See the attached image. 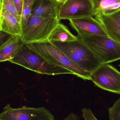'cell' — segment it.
Listing matches in <instances>:
<instances>
[{
    "label": "cell",
    "mask_w": 120,
    "mask_h": 120,
    "mask_svg": "<svg viewBox=\"0 0 120 120\" xmlns=\"http://www.w3.org/2000/svg\"><path fill=\"white\" fill-rule=\"evenodd\" d=\"M26 44L51 64L68 70L85 80H90L89 73L79 68L48 40Z\"/></svg>",
    "instance_id": "obj_1"
},
{
    "label": "cell",
    "mask_w": 120,
    "mask_h": 120,
    "mask_svg": "<svg viewBox=\"0 0 120 120\" xmlns=\"http://www.w3.org/2000/svg\"><path fill=\"white\" fill-rule=\"evenodd\" d=\"M50 42L79 68L90 74L101 64L90 49L78 37L77 40L70 42Z\"/></svg>",
    "instance_id": "obj_2"
},
{
    "label": "cell",
    "mask_w": 120,
    "mask_h": 120,
    "mask_svg": "<svg viewBox=\"0 0 120 120\" xmlns=\"http://www.w3.org/2000/svg\"><path fill=\"white\" fill-rule=\"evenodd\" d=\"M37 73L48 75L72 74L68 70L51 64L40 55L23 44L14 57L9 61Z\"/></svg>",
    "instance_id": "obj_3"
},
{
    "label": "cell",
    "mask_w": 120,
    "mask_h": 120,
    "mask_svg": "<svg viewBox=\"0 0 120 120\" xmlns=\"http://www.w3.org/2000/svg\"><path fill=\"white\" fill-rule=\"evenodd\" d=\"M95 55L101 64L120 60V43L107 36H77Z\"/></svg>",
    "instance_id": "obj_4"
},
{
    "label": "cell",
    "mask_w": 120,
    "mask_h": 120,
    "mask_svg": "<svg viewBox=\"0 0 120 120\" xmlns=\"http://www.w3.org/2000/svg\"><path fill=\"white\" fill-rule=\"evenodd\" d=\"M60 22L58 18H45L31 15L22 29L20 38L24 44L48 40L51 33Z\"/></svg>",
    "instance_id": "obj_5"
},
{
    "label": "cell",
    "mask_w": 120,
    "mask_h": 120,
    "mask_svg": "<svg viewBox=\"0 0 120 120\" xmlns=\"http://www.w3.org/2000/svg\"><path fill=\"white\" fill-rule=\"evenodd\" d=\"M90 78L99 88L120 94V72L108 64L100 65L90 74Z\"/></svg>",
    "instance_id": "obj_6"
},
{
    "label": "cell",
    "mask_w": 120,
    "mask_h": 120,
    "mask_svg": "<svg viewBox=\"0 0 120 120\" xmlns=\"http://www.w3.org/2000/svg\"><path fill=\"white\" fill-rule=\"evenodd\" d=\"M2 120H54L53 115L44 107L14 109L8 104L0 114Z\"/></svg>",
    "instance_id": "obj_7"
},
{
    "label": "cell",
    "mask_w": 120,
    "mask_h": 120,
    "mask_svg": "<svg viewBox=\"0 0 120 120\" xmlns=\"http://www.w3.org/2000/svg\"><path fill=\"white\" fill-rule=\"evenodd\" d=\"M94 16L92 0H67L59 8L58 20H71Z\"/></svg>",
    "instance_id": "obj_8"
},
{
    "label": "cell",
    "mask_w": 120,
    "mask_h": 120,
    "mask_svg": "<svg viewBox=\"0 0 120 120\" xmlns=\"http://www.w3.org/2000/svg\"><path fill=\"white\" fill-rule=\"evenodd\" d=\"M71 26L77 31L78 36H107L101 23L92 16L70 20Z\"/></svg>",
    "instance_id": "obj_9"
},
{
    "label": "cell",
    "mask_w": 120,
    "mask_h": 120,
    "mask_svg": "<svg viewBox=\"0 0 120 120\" xmlns=\"http://www.w3.org/2000/svg\"><path fill=\"white\" fill-rule=\"evenodd\" d=\"M95 16L102 25L108 36L120 43V10L109 15L98 13Z\"/></svg>",
    "instance_id": "obj_10"
},
{
    "label": "cell",
    "mask_w": 120,
    "mask_h": 120,
    "mask_svg": "<svg viewBox=\"0 0 120 120\" xmlns=\"http://www.w3.org/2000/svg\"><path fill=\"white\" fill-rule=\"evenodd\" d=\"M59 8L54 0H35L31 15L45 18L58 19Z\"/></svg>",
    "instance_id": "obj_11"
},
{
    "label": "cell",
    "mask_w": 120,
    "mask_h": 120,
    "mask_svg": "<svg viewBox=\"0 0 120 120\" xmlns=\"http://www.w3.org/2000/svg\"><path fill=\"white\" fill-rule=\"evenodd\" d=\"M2 31L13 36H20L22 31L21 22L2 8L0 17Z\"/></svg>",
    "instance_id": "obj_12"
},
{
    "label": "cell",
    "mask_w": 120,
    "mask_h": 120,
    "mask_svg": "<svg viewBox=\"0 0 120 120\" xmlns=\"http://www.w3.org/2000/svg\"><path fill=\"white\" fill-rule=\"evenodd\" d=\"M20 36H14L0 48V62L12 59L23 44Z\"/></svg>",
    "instance_id": "obj_13"
},
{
    "label": "cell",
    "mask_w": 120,
    "mask_h": 120,
    "mask_svg": "<svg viewBox=\"0 0 120 120\" xmlns=\"http://www.w3.org/2000/svg\"><path fill=\"white\" fill-rule=\"evenodd\" d=\"M94 16L98 13L109 15L120 10V0H92Z\"/></svg>",
    "instance_id": "obj_14"
},
{
    "label": "cell",
    "mask_w": 120,
    "mask_h": 120,
    "mask_svg": "<svg viewBox=\"0 0 120 120\" xmlns=\"http://www.w3.org/2000/svg\"><path fill=\"white\" fill-rule=\"evenodd\" d=\"M77 39V36L72 34L66 26L59 22L51 33L48 41L49 42H68Z\"/></svg>",
    "instance_id": "obj_15"
},
{
    "label": "cell",
    "mask_w": 120,
    "mask_h": 120,
    "mask_svg": "<svg viewBox=\"0 0 120 120\" xmlns=\"http://www.w3.org/2000/svg\"><path fill=\"white\" fill-rule=\"evenodd\" d=\"M35 0H23L22 11L21 17L22 29L25 26L31 15V11Z\"/></svg>",
    "instance_id": "obj_16"
},
{
    "label": "cell",
    "mask_w": 120,
    "mask_h": 120,
    "mask_svg": "<svg viewBox=\"0 0 120 120\" xmlns=\"http://www.w3.org/2000/svg\"><path fill=\"white\" fill-rule=\"evenodd\" d=\"M2 8L5 10L21 22V17L17 11L13 0H3Z\"/></svg>",
    "instance_id": "obj_17"
},
{
    "label": "cell",
    "mask_w": 120,
    "mask_h": 120,
    "mask_svg": "<svg viewBox=\"0 0 120 120\" xmlns=\"http://www.w3.org/2000/svg\"><path fill=\"white\" fill-rule=\"evenodd\" d=\"M109 120H120V98L114 103L111 108L108 109Z\"/></svg>",
    "instance_id": "obj_18"
},
{
    "label": "cell",
    "mask_w": 120,
    "mask_h": 120,
    "mask_svg": "<svg viewBox=\"0 0 120 120\" xmlns=\"http://www.w3.org/2000/svg\"><path fill=\"white\" fill-rule=\"evenodd\" d=\"M14 36L9 34L3 31H0V48L5 45Z\"/></svg>",
    "instance_id": "obj_19"
},
{
    "label": "cell",
    "mask_w": 120,
    "mask_h": 120,
    "mask_svg": "<svg viewBox=\"0 0 120 120\" xmlns=\"http://www.w3.org/2000/svg\"><path fill=\"white\" fill-rule=\"evenodd\" d=\"M82 116L85 120H98L90 109L83 108L81 110Z\"/></svg>",
    "instance_id": "obj_20"
},
{
    "label": "cell",
    "mask_w": 120,
    "mask_h": 120,
    "mask_svg": "<svg viewBox=\"0 0 120 120\" xmlns=\"http://www.w3.org/2000/svg\"><path fill=\"white\" fill-rule=\"evenodd\" d=\"M16 10L19 15L21 17L22 11L23 0H13Z\"/></svg>",
    "instance_id": "obj_21"
},
{
    "label": "cell",
    "mask_w": 120,
    "mask_h": 120,
    "mask_svg": "<svg viewBox=\"0 0 120 120\" xmlns=\"http://www.w3.org/2000/svg\"><path fill=\"white\" fill-rule=\"evenodd\" d=\"M79 116L74 113H71L63 120H78Z\"/></svg>",
    "instance_id": "obj_22"
},
{
    "label": "cell",
    "mask_w": 120,
    "mask_h": 120,
    "mask_svg": "<svg viewBox=\"0 0 120 120\" xmlns=\"http://www.w3.org/2000/svg\"><path fill=\"white\" fill-rule=\"evenodd\" d=\"M60 8L62 5L67 0H54Z\"/></svg>",
    "instance_id": "obj_23"
},
{
    "label": "cell",
    "mask_w": 120,
    "mask_h": 120,
    "mask_svg": "<svg viewBox=\"0 0 120 120\" xmlns=\"http://www.w3.org/2000/svg\"><path fill=\"white\" fill-rule=\"evenodd\" d=\"M3 0H0V15L1 12V11L2 10V3H3Z\"/></svg>",
    "instance_id": "obj_24"
},
{
    "label": "cell",
    "mask_w": 120,
    "mask_h": 120,
    "mask_svg": "<svg viewBox=\"0 0 120 120\" xmlns=\"http://www.w3.org/2000/svg\"><path fill=\"white\" fill-rule=\"evenodd\" d=\"M2 31V29H1V26L0 22V31Z\"/></svg>",
    "instance_id": "obj_25"
},
{
    "label": "cell",
    "mask_w": 120,
    "mask_h": 120,
    "mask_svg": "<svg viewBox=\"0 0 120 120\" xmlns=\"http://www.w3.org/2000/svg\"><path fill=\"white\" fill-rule=\"evenodd\" d=\"M0 120H1V119H0Z\"/></svg>",
    "instance_id": "obj_26"
},
{
    "label": "cell",
    "mask_w": 120,
    "mask_h": 120,
    "mask_svg": "<svg viewBox=\"0 0 120 120\" xmlns=\"http://www.w3.org/2000/svg\"></svg>",
    "instance_id": "obj_27"
}]
</instances>
